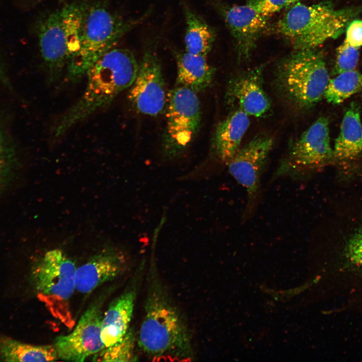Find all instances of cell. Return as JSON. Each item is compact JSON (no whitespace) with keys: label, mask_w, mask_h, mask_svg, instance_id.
Instances as JSON below:
<instances>
[{"label":"cell","mask_w":362,"mask_h":362,"mask_svg":"<svg viewBox=\"0 0 362 362\" xmlns=\"http://www.w3.org/2000/svg\"><path fill=\"white\" fill-rule=\"evenodd\" d=\"M151 262L138 345L152 360H191L193 346L187 323L169 297Z\"/></svg>","instance_id":"cell-1"},{"label":"cell","mask_w":362,"mask_h":362,"mask_svg":"<svg viewBox=\"0 0 362 362\" xmlns=\"http://www.w3.org/2000/svg\"><path fill=\"white\" fill-rule=\"evenodd\" d=\"M139 64L127 49L112 48L89 68L87 83L79 99L57 119L52 126L55 138L75 124L108 106L134 82Z\"/></svg>","instance_id":"cell-2"},{"label":"cell","mask_w":362,"mask_h":362,"mask_svg":"<svg viewBox=\"0 0 362 362\" xmlns=\"http://www.w3.org/2000/svg\"><path fill=\"white\" fill-rule=\"evenodd\" d=\"M142 19L128 20L100 1L85 2L77 51L66 66L68 80L76 82Z\"/></svg>","instance_id":"cell-3"},{"label":"cell","mask_w":362,"mask_h":362,"mask_svg":"<svg viewBox=\"0 0 362 362\" xmlns=\"http://www.w3.org/2000/svg\"><path fill=\"white\" fill-rule=\"evenodd\" d=\"M85 3L67 4L46 15L37 24L39 51L52 82L59 78L79 49Z\"/></svg>","instance_id":"cell-4"},{"label":"cell","mask_w":362,"mask_h":362,"mask_svg":"<svg viewBox=\"0 0 362 362\" xmlns=\"http://www.w3.org/2000/svg\"><path fill=\"white\" fill-rule=\"evenodd\" d=\"M329 80L324 58L315 49L296 50L279 62L276 71L279 91L301 109H310L321 100Z\"/></svg>","instance_id":"cell-5"},{"label":"cell","mask_w":362,"mask_h":362,"mask_svg":"<svg viewBox=\"0 0 362 362\" xmlns=\"http://www.w3.org/2000/svg\"><path fill=\"white\" fill-rule=\"evenodd\" d=\"M350 18V12L320 3L291 6L277 24L279 32L290 40L296 50L315 49L334 38Z\"/></svg>","instance_id":"cell-6"},{"label":"cell","mask_w":362,"mask_h":362,"mask_svg":"<svg viewBox=\"0 0 362 362\" xmlns=\"http://www.w3.org/2000/svg\"><path fill=\"white\" fill-rule=\"evenodd\" d=\"M166 126L162 154L166 160L180 156L189 148L200 128L202 113L196 92L177 85L167 95Z\"/></svg>","instance_id":"cell-7"},{"label":"cell","mask_w":362,"mask_h":362,"mask_svg":"<svg viewBox=\"0 0 362 362\" xmlns=\"http://www.w3.org/2000/svg\"><path fill=\"white\" fill-rule=\"evenodd\" d=\"M74 263L61 250L47 252L35 265L32 279L39 297L62 321L68 318V302L75 290Z\"/></svg>","instance_id":"cell-8"},{"label":"cell","mask_w":362,"mask_h":362,"mask_svg":"<svg viewBox=\"0 0 362 362\" xmlns=\"http://www.w3.org/2000/svg\"><path fill=\"white\" fill-rule=\"evenodd\" d=\"M333 157L329 121L327 118L321 117L294 143L287 158L280 164L274 177L287 175L302 178L310 176Z\"/></svg>","instance_id":"cell-9"},{"label":"cell","mask_w":362,"mask_h":362,"mask_svg":"<svg viewBox=\"0 0 362 362\" xmlns=\"http://www.w3.org/2000/svg\"><path fill=\"white\" fill-rule=\"evenodd\" d=\"M156 44L152 41L145 46L136 78L127 96L137 112L151 116L164 113L167 101Z\"/></svg>","instance_id":"cell-10"},{"label":"cell","mask_w":362,"mask_h":362,"mask_svg":"<svg viewBox=\"0 0 362 362\" xmlns=\"http://www.w3.org/2000/svg\"><path fill=\"white\" fill-rule=\"evenodd\" d=\"M102 307L101 301L94 302L82 315L70 333L56 338L53 345L58 358L83 361L105 347L101 337L103 316Z\"/></svg>","instance_id":"cell-11"},{"label":"cell","mask_w":362,"mask_h":362,"mask_svg":"<svg viewBox=\"0 0 362 362\" xmlns=\"http://www.w3.org/2000/svg\"><path fill=\"white\" fill-rule=\"evenodd\" d=\"M273 144L272 137L258 135L240 147L227 164L230 173L245 189L249 211L258 198L260 177Z\"/></svg>","instance_id":"cell-12"},{"label":"cell","mask_w":362,"mask_h":362,"mask_svg":"<svg viewBox=\"0 0 362 362\" xmlns=\"http://www.w3.org/2000/svg\"><path fill=\"white\" fill-rule=\"evenodd\" d=\"M211 1L233 37L238 60L248 59L267 28L268 17L247 4L228 5L217 0Z\"/></svg>","instance_id":"cell-13"},{"label":"cell","mask_w":362,"mask_h":362,"mask_svg":"<svg viewBox=\"0 0 362 362\" xmlns=\"http://www.w3.org/2000/svg\"><path fill=\"white\" fill-rule=\"evenodd\" d=\"M263 67L258 66L232 78L225 94L226 105L248 116L261 117L269 110L270 100L263 87Z\"/></svg>","instance_id":"cell-14"},{"label":"cell","mask_w":362,"mask_h":362,"mask_svg":"<svg viewBox=\"0 0 362 362\" xmlns=\"http://www.w3.org/2000/svg\"><path fill=\"white\" fill-rule=\"evenodd\" d=\"M126 266V259L120 252L108 250L98 254L76 268L75 290L81 294L89 293L120 276Z\"/></svg>","instance_id":"cell-15"},{"label":"cell","mask_w":362,"mask_h":362,"mask_svg":"<svg viewBox=\"0 0 362 362\" xmlns=\"http://www.w3.org/2000/svg\"><path fill=\"white\" fill-rule=\"evenodd\" d=\"M250 124L249 116L239 109L233 110L217 126L212 137L211 161L227 165L240 148L241 140Z\"/></svg>","instance_id":"cell-16"},{"label":"cell","mask_w":362,"mask_h":362,"mask_svg":"<svg viewBox=\"0 0 362 362\" xmlns=\"http://www.w3.org/2000/svg\"><path fill=\"white\" fill-rule=\"evenodd\" d=\"M136 297L133 287L114 299L103 315L101 337L105 347L120 340L128 331Z\"/></svg>","instance_id":"cell-17"},{"label":"cell","mask_w":362,"mask_h":362,"mask_svg":"<svg viewBox=\"0 0 362 362\" xmlns=\"http://www.w3.org/2000/svg\"><path fill=\"white\" fill-rule=\"evenodd\" d=\"M177 65L176 83L195 92H203L212 83L215 68L210 65L206 56L185 52L175 55Z\"/></svg>","instance_id":"cell-18"},{"label":"cell","mask_w":362,"mask_h":362,"mask_svg":"<svg viewBox=\"0 0 362 362\" xmlns=\"http://www.w3.org/2000/svg\"><path fill=\"white\" fill-rule=\"evenodd\" d=\"M360 107L352 102L345 112L340 125L339 133L335 140L334 157L352 159L362 152V123Z\"/></svg>","instance_id":"cell-19"},{"label":"cell","mask_w":362,"mask_h":362,"mask_svg":"<svg viewBox=\"0 0 362 362\" xmlns=\"http://www.w3.org/2000/svg\"><path fill=\"white\" fill-rule=\"evenodd\" d=\"M58 359L54 345L27 344L0 334L1 361H50Z\"/></svg>","instance_id":"cell-20"},{"label":"cell","mask_w":362,"mask_h":362,"mask_svg":"<svg viewBox=\"0 0 362 362\" xmlns=\"http://www.w3.org/2000/svg\"><path fill=\"white\" fill-rule=\"evenodd\" d=\"M183 8L186 23L185 51L206 57L214 43L215 32L200 16L184 3Z\"/></svg>","instance_id":"cell-21"},{"label":"cell","mask_w":362,"mask_h":362,"mask_svg":"<svg viewBox=\"0 0 362 362\" xmlns=\"http://www.w3.org/2000/svg\"><path fill=\"white\" fill-rule=\"evenodd\" d=\"M361 90L362 74L354 69L330 79L324 97L329 103L338 105Z\"/></svg>","instance_id":"cell-22"},{"label":"cell","mask_w":362,"mask_h":362,"mask_svg":"<svg viewBox=\"0 0 362 362\" xmlns=\"http://www.w3.org/2000/svg\"><path fill=\"white\" fill-rule=\"evenodd\" d=\"M137 338L134 330L129 328L119 341L105 347L94 357V361H132L136 360L135 353Z\"/></svg>","instance_id":"cell-23"},{"label":"cell","mask_w":362,"mask_h":362,"mask_svg":"<svg viewBox=\"0 0 362 362\" xmlns=\"http://www.w3.org/2000/svg\"><path fill=\"white\" fill-rule=\"evenodd\" d=\"M15 161L14 149L0 124V188L10 176Z\"/></svg>","instance_id":"cell-24"},{"label":"cell","mask_w":362,"mask_h":362,"mask_svg":"<svg viewBox=\"0 0 362 362\" xmlns=\"http://www.w3.org/2000/svg\"><path fill=\"white\" fill-rule=\"evenodd\" d=\"M359 58L358 48L350 46L345 41L336 51L333 74L355 69Z\"/></svg>","instance_id":"cell-25"},{"label":"cell","mask_w":362,"mask_h":362,"mask_svg":"<svg viewBox=\"0 0 362 362\" xmlns=\"http://www.w3.org/2000/svg\"><path fill=\"white\" fill-rule=\"evenodd\" d=\"M301 1L302 0H248L246 4L259 13L269 17Z\"/></svg>","instance_id":"cell-26"},{"label":"cell","mask_w":362,"mask_h":362,"mask_svg":"<svg viewBox=\"0 0 362 362\" xmlns=\"http://www.w3.org/2000/svg\"><path fill=\"white\" fill-rule=\"evenodd\" d=\"M346 254L351 263L362 268V228L349 239L346 248Z\"/></svg>","instance_id":"cell-27"},{"label":"cell","mask_w":362,"mask_h":362,"mask_svg":"<svg viewBox=\"0 0 362 362\" xmlns=\"http://www.w3.org/2000/svg\"><path fill=\"white\" fill-rule=\"evenodd\" d=\"M345 41L356 48L362 46V20H355L349 24L347 27Z\"/></svg>","instance_id":"cell-28"},{"label":"cell","mask_w":362,"mask_h":362,"mask_svg":"<svg viewBox=\"0 0 362 362\" xmlns=\"http://www.w3.org/2000/svg\"><path fill=\"white\" fill-rule=\"evenodd\" d=\"M0 80L6 84H8V80L5 74L2 64L0 60Z\"/></svg>","instance_id":"cell-29"},{"label":"cell","mask_w":362,"mask_h":362,"mask_svg":"<svg viewBox=\"0 0 362 362\" xmlns=\"http://www.w3.org/2000/svg\"><path fill=\"white\" fill-rule=\"evenodd\" d=\"M29 1L30 0H15L16 4L20 8V7L25 5L26 4V3Z\"/></svg>","instance_id":"cell-30"}]
</instances>
